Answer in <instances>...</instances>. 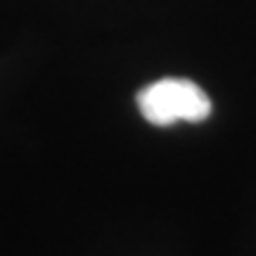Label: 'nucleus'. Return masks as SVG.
I'll list each match as a JSON object with an SVG mask.
<instances>
[{"label": "nucleus", "mask_w": 256, "mask_h": 256, "mask_svg": "<svg viewBox=\"0 0 256 256\" xmlns=\"http://www.w3.org/2000/svg\"><path fill=\"white\" fill-rule=\"evenodd\" d=\"M140 114L154 126H171L176 121L200 124L211 114L209 95L188 78H162L138 92Z\"/></svg>", "instance_id": "obj_1"}]
</instances>
